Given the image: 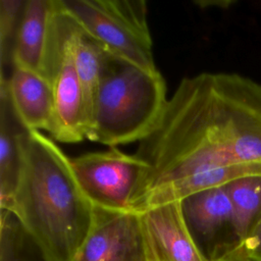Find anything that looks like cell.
<instances>
[{"label": "cell", "instance_id": "1", "mask_svg": "<svg viewBox=\"0 0 261 261\" xmlns=\"http://www.w3.org/2000/svg\"><path fill=\"white\" fill-rule=\"evenodd\" d=\"M135 155L147 166L132 198L187 176L261 162V85L238 73L181 79Z\"/></svg>", "mask_w": 261, "mask_h": 261}, {"label": "cell", "instance_id": "2", "mask_svg": "<svg viewBox=\"0 0 261 261\" xmlns=\"http://www.w3.org/2000/svg\"><path fill=\"white\" fill-rule=\"evenodd\" d=\"M51 261H72L94 216L71 158L41 132L20 139V168L9 210Z\"/></svg>", "mask_w": 261, "mask_h": 261}, {"label": "cell", "instance_id": "3", "mask_svg": "<svg viewBox=\"0 0 261 261\" xmlns=\"http://www.w3.org/2000/svg\"><path fill=\"white\" fill-rule=\"evenodd\" d=\"M167 101L159 70H145L106 52L86 139L108 147L140 143L158 122Z\"/></svg>", "mask_w": 261, "mask_h": 261}, {"label": "cell", "instance_id": "4", "mask_svg": "<svg viewBox=\"0 0 261 261\" xmlns=\"http://www.w3.org/2000/svg\"><path fill=\"white\" fill-rule=\"evenodd\" d=\"M79 27L111 55L158 71L144 0H60Z\"/></svg>", "mask_w": 261, "mask_h": 261}, {"label": "cell", "instance_id": "5", "mask_svg": "<svg viewBox=\"0 0 261 261\" xmlns=\"http://www.w3.org/2000/svg\"><path fill=\"white\" fill-rule=\"evenodd\" d=\"M76 22L53 0L47 44L41 74L50 83L54 97V126L50 134L60 143H80L86 139V111L80 83L73 40Z\"/></svg>", "mask_w": 261, "mask_h": 261}, {"label": "cell", "instance_id": "6", "mask_svg": "<svg viewBox=\"0 0 261 261\" xmlns=\"http://www.w3.org/2000/svg\"><path fill=\"white\" fill-rule=\"evenodd\" d=\"M71 165L80 186L94 206L133 211L132 198L147 169L146 164L135 154L109 147L104 151L73 157Z\"/></svg>", "mask_w": 261, "mask_h": 261}, {"label": "cell", "instance_id": "7", "mask_svg": "<svg viewBox=\"0 0 261 261\" xmlns=\"http://www.w3.org/2000/svg\"><path fill=\"white\" fill-rule=\"evenodd\" d=\"M72 261H149L141 213L94 206L91 228Z\"/></svg>", "mask_w": 261, "mask_h": 261}, {"label": "cell", "instance_id": "8", "mask_svg": "<svg viewBox=\"0 0 261 261\" xmlns=\"http://www.w3.org/2000/svg\"><path fill=\"white\" fill-rule=\"evenodd\" d=\"M180 207L187 229L207 261L239 242L226 185L191 195L180 201Z\"/></svg>", "mask_w": 261, "mask_h": 261}, {"label": "cell", "instance_id": "9", "mask_svg": "<svg viewBox=\"0 0 261 261\" xmlns=\"http://www.w3.org/2000/svg\"><path fill=\"white\" fill-rule=\"evenodd\" d=\"M141 218L149 261H207L187 229L180 201L148 208Z\"/></svg>", "mask_w": 261, "mask_h": 261}, {"label": "cell", "instance_id": "10", "mask_svg": "<svg viewBox=\"0 0 261 261\" xmlns=\"http://www.w3.org/2000/svg\"><path fill=\"white\" fill-rule=\"evenodd\" d=\"M13 111L27 130L52 133L54 126V97L50 83L42 74L13 66L1 77Z\"/></svg>", "mask_w": 261, "mask_h": 261}, {"label": "cell", "instance_id": "11", "mask_svg": "<svg viewBox=\"0 0 261 261\" xmlns=\"http://www.w3.org/2000/svg\"><path fill=\"white\" fill-rule=\"evenodd\" d=\"M53 0H25L12 54V67L41 74Z\"/></svg>", "mask_w": 261, "mask_h": 261}, {"label": "cell", "instance_id": "12", "mask_svg": "<svg viewBox=\"0 0 261 261\" xmlns=\"http://www.w3.org/2000/svg\"><path fill=\"white\" fill-rule=\"evenodd\" d=\"M27 129L17 119L0 84V207L9 210L20 168V139Z\"/></svg>", "mask_w": 261, "mask_h": 261}, {"label": "cell", "instance_id": "13", "mask_svg": "<svg viewBox=\"0 0 261 261\" xmlns=\"http://www.w3.org/2000/svg\"><path fill=\"white\" fill-rule=\"evenodd\" d=\"M73 53L84 95L87 135L92 105L99 85L106 51L100 44L87 35L76 23V31L73 40Z\"/></svg>", "mask_w": 261, "mask_h": 261}, {"label": "cell", "instance_id": "14", "mask_svg": "<svg viewBox=\"0 0 261 261\" xmlns=\"http://www.w3.org/2000/svg\"><path fill=\"white\" fill-rule=\"evenodd\" d=\"M233 211L234 231L244 241L261 217V176H246L226 185Z\"/></svg>", "mask_w": 261, "mask_h": 261}, {"label": "cell", "instance_id": "15", "mask_svg": "<svg viewBox=\"0 0 261 261\" xmlns=\"http://www.w3.org/2000/svg\"><path fill=\"white\" fill-rule=\"evenodd\" d=\"M0 261H51L16 216L0 213Z\"/></svg>", "mask_w": 261, "mask_h": 261}, {"label": "cell", "instance_id": "16", "mask_svg": "<svg viewBox=\"0 0 261 261\" xmlns=\"http://www.w3.org/2000/svg\"><path fill=\"white\" fill-rule=\"evenodd\" d=\"M25 1H0V56L1 65L5 63L12 68V54Z\"/></svg>", "mask_w": 261, "mask_h": 261}, {"label": "cell", "instance_id": "17", "mask_svg": "<svg viewBox=\"0 0 261 261\" xmlns=\"http://www.w3.org/2000/svg\"><path fill=\"white\" fill-rule=\"evenodd\" d=\"M213 261H261V259L250 252L242 242H237Z\"/></svg>", "mask_w": 261, "mask_h": 261}, {"label": "cell", "instance_id": "18", "mask_svg": "<svg viewBox=\"0 0 261 261\" xmlns=\"http://www.w3.org/2000/svg\"><path fill=\"white\" fill-rule=\"evenodd\" d=\"M241 242L250 252L261 259V217L254 225L249 236Z\"/></svg>", "mask_w": 261, "mask_h": 261}]
</instances>
